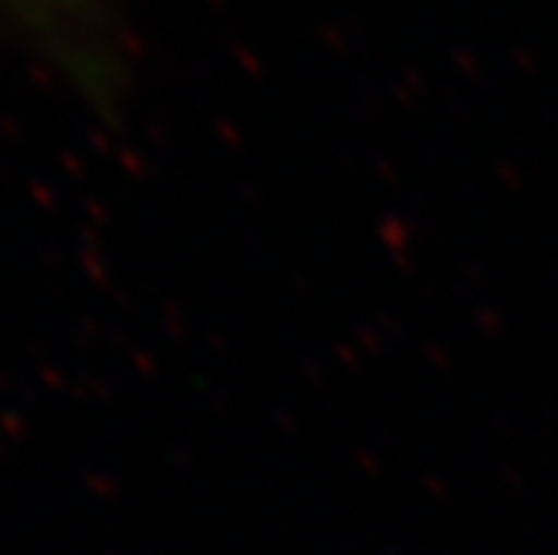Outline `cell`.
I'll return each mask as SVG.
<instances>
[{
    "label": "cell",
    "instance_id": "1",
    "mask_svg": "<svg viewBox=\"0 0 558 555\" xmlns=\"http://www.w3.org/2000/svg\"><path fill=\"white\" fill-rule=\"evenodd\" d=\"M0 4H21V8H34V4H47V0H0Z\"/></svg>",
    "mask_w": 558,
    "mask_h": 555
}]
</instances>
